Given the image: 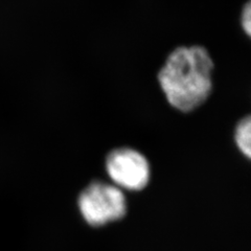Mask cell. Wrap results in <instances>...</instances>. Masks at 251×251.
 I'll use <instances>...</instances> for the list:
<instances>
[{
  "label": "cell",
  "instance_id": "obj_3",
  "mask_svg": "<svg viewBox=\"0 0 251 251\" xmlns=\"http://www.w3.org/2000/svg\"><path fill=\"white\" fill-rule=\"evenodd\" d=\"M107 172L116 184L128 191H140L150 179V167L146 157L129 148L117 149L109 154Z\"/></svg>",
  "mask_w": 251,
  "mask_h": 251
},
{
  "label": "cell",
  "instance_id": "obj_1",
  "mask_svg": "<svg viewBox=\"0 0 251 251\" xmlns=\"http://www.w3.org/2000/svg\"><path fill=\"white\" fill-rule=\"evenodd\" d=\"M214 69V60L204 46H179L167 57L157 80L170 106L187 113L209 99Z\"/></svg>",
  "mask_w": 251,
  "mask_h": 251
},
{
  "label": "cell",
  "instance_id": "obj_2",
  "mask_svg": "<svg viewBox=\"0 0 251 251\" xmlns=\"http://www.w3.org/2000/svg\"><path fill=\"white\" fill-rule=\"evenodd\" d=\"M78 207L89 225L101 226L122 219L127 211V202L120 187L94 182L81 194Z\"/></svg>",
  "mask_w": 251,
  "mask_h": 251
},
{
  "label": "cell",
  "instance_id": "obj_4",
  "mask_svg": "<svg viewBox=\"0 0 251 251\" xmlns=\"http://www.w3.org/2000/svg\"><path fill=\"white\" fill-rule=\"evenodd\" d=\"M234 139L240 151L248 158L251 156V119L246 116L242 119L235 127Z\"/></svg>",
  "mask_w": 251,
  "mask_h": 251
},
{
  "label": "cell",
  "instance_id": "obj_5",
  "mask_svg": "<svg viewBox=\"0 0 251 251\" xmlns=\"http://www.w3.org/2000/svg\"><path fill=\"white\" fill-rule=\"evenodd\" d=\"M241 26L243 30L245 31V34L249 37L251 34V5L250 1H247L245 5L243 6L241 12Z\"/></svg>",
  "mask_w": 251,
  "mask_h": 251
}]
</instances>
